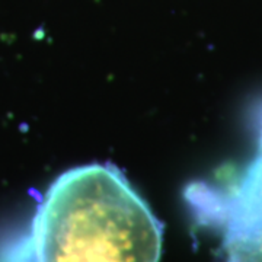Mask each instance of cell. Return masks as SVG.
Wrapping results in <instances>:
<instances>
[{"label": "cell", "mask_w": 262, "mask_h": 262, "mask_svg": "<svg viewBox=\"0 0 262 262\" xmlns=\"http://www.w3.org/2000/svg\"><path fill=\"white\" fill-rule=\"evenodd\" d=\"M163 227L121 172L84 165L51 184L27 233L0 262H159Z\"/></svg>", "instance_id": "1"}, {"label": "cell", "mask_w": 262, "mask_h": 262, "mask_svg": "<svg viewBox=\"0 0 262 262\" xmlns=\"http://www.w3.org/2000/svg\"><path fill=\"white\" fill-rule=\"evenodd\" d=\"M187 200L196 219L220 233L225 262H262V108L255 158L222 184H194Z\"/></svg>", "instance_id": "2"}]
</instances>
